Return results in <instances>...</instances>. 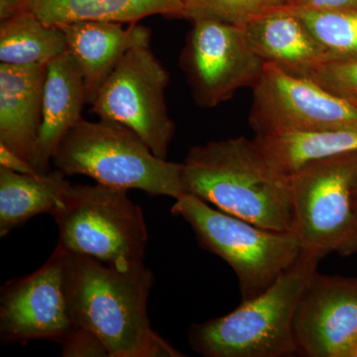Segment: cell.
I'll list each match as a JSON object with an SVG mask.
<instances>
[{
	"label": "cell",
	"instance_id": "1",
	"mask_svg": "<svg viewBox=\"0 0 357 357\" xmlns=\"http://www.w3.org/2000/svg\"><path fill=\"white\" fill-rule=\"evenodd\" d=\"M154 276L144 264L121 270L68 251L66 290L70 311L109 357H181L155 332L147 304Z\"/></svg>",
	"mask_w": 357,
	"mask_h": 357
},
{
	"label": "cell",
	"instance_id": "2",
	"mask_svg": "<svg viewBox=\"0 0 357 357\" xmlns=\"http://www.w3.org/2000/svg\"><path fill=\"white\" fill-rule=\"evenodd\" d=\"M185 194L263 229L290 232L291 176L244 136L192 147L183 162Z\"/></svg>",
	"mask_w": 357,
	"mask_h": 357
},
{
	"label": "cell",
	"instance_id": "3",
	"mask_svg": "<svg viewBox=\"0 0 357 357\" xmlns=\"http://www.w3.org/2000/svg\"><path fill=\"white\" fill-rule=\"evenodd\" d=\"M323 259L303 251L264 292L243 301L234 311L192 324L188 342L206 357H288L298 352L294 319L300 301Z\"/></svg>",
	"mask_w": 357,
	"mask_h": 357
},
{
	"label": "cell",
	"instance_id": "4",
	"mask_svg": "<svg viewBox=\"0 0 357 357\" xmlns=\"http://www.w3.org/2000/svg\"><path fill=\"white\" fill-rule=\"evenodd\" d=\"M52 162L66 176H88L117 189L175 199L185 194L183 163L159 158L119 122L82 119L60 143Z\"/></svg>",
	"mask_w": 357,
	"mask_h": 357
},
{
	"label": "cell",
	"instance_id": "5",
	"mask_svg": "<svg viewBox=\"0 0 357 357\" xmlns=\"http://www.w3.org/2000/svg\"><path fill=\"white\" fill-rule=\"evenodd\" d=\"M59 243L121 270L144 264L148 230L140 206L126 190L102 184L73 185L51 213Z\"/></svg>",
	"mask_w": 357,
	"mask_h": 357
},
{
	"label": "cell",
	"instance_id": "6",
	"mask_svg": "<svg viewBox=\"0 0 357 357\" xmlns=\"http://www.w3.org/2000/svg\"><path fill=\"white\" fill-rule=\"evenodd\" d=\"M171 213L191 227L201 248L231 267L243 301L264 292L303 252L292 232L263 229L211 208L192 195L184 194L176 199Z\"/></svg>",
	"mask_w": 357,
	"mask_h": 357
},
{
	"label": "cell",
	"instance_id": "7",
	"mask_svg": "<svg viewBox=\"0 0 357 357\" xmlns=\"http://www.w3.org/2000/svg\"><path fill=\"white\" fill-rule=\"evenodd\" d=\"M356 168L357 152L314 162L291 175V232L303 251L323 258L357 252Z\"/></svg>",
	"mask_w": 357,
	"mask_h": 357
},
{
	"label": "cell",
	"instance_id": "8",
	"mask_svg": "<svg viewBox=\"0 0 357 357\" xmlns=\"http://www.w3.org/2000/svg\"><path fill=\"white\" fill-rule=\"evenodd\" d=\"M170 75L150 46L128 52L98 91L91 112L130 128L159 158L166 159L176 126L169 115Z\"/></svg>",
	"mask_w": 357,
	"mask_h": 357
},
{
	"label": "cell",
	"instance_id": "9",
	"mask_svg": "<svg viewBox=\"0 0 357 357\" xmlns=\"http://www.w3.org/2000/svg\"><path fill=\"white\" fill-rule=\"evenodd\" d=\"M192 23L178 64L195 102L211 109L238 89L255 88L266 63L251 48L243 26L215 20Z\"/></svg>",
	"mask_w": 357,
	"mask_h": 357
},
{
	"label": "cell",
	"instance_id": "10",
	"mask_svg": "<svg viewBox=\"0 0 357 357\" xmlns=\"http://www.w3.org/2000/svg\"><path fill=\"white\" fill-rule=\"evenodd\" d=\"M253 89L249 126L256 136L331 128H357V105L311 77L265 64Z\"/></svg>",
	"mask_w": 357,
	"mask_h": 357
},
{
	"label": "cell",
	"instance_id": "11",
	"mask_svg": "<svg viewBox=\"0 0 357 357\" xmlns=\"http://www.w3.org/2000/svg\"><path fill=\"white\" fill-rule=\"evenodd\" d=\"M67 255V249L58 244L43 266L2 286V342L26 344L47 340L63 347L83 330L73 316L66 290Z\"/></svg>",
	"mask_w": 357,
	"mask_h": 357
},
{
	"label": "cell",
	"instance_id": "12",
	"mask_svg": "<svg viewBox=\"0 0 357 357\" xmlns=\"http://www.w3.org/2000/svg\"><path fill=\"white\" fill-rule=\"evenodd\" d=\"M298 352L307 357H347L357 340V277L317 272L294 319Z\"/></svg>",
	"mask_w": 357,
	"mask_h": 357
},
{
	"label": "cell",
	"instance_id": "13",
	"mask_svg": "<svg viewBox=\"0 0 357 357\" xmlns=\"http://www.w3.org/2000/svg\"><path fill=\"white\" fill-rule=\"evenodd\" d=\"M67 52L83 76L91 105L122 58L136 47L150 46L151 31L137 23L82 21L62 26Z\"/></svg>",
	"mask_w": 357,
	"mask_h": 357
},
{
	"label": "cell",
	"instance_id": "14",
	"mask_svg": "<svg viewBox=\"0 0 357 357\" xmlns=\"http://www.w3.org/2000/svg\"><path fill=\"white\" fill-rule=\"evenodd\" d=\"M88 93L81 70L68 52L47 65L41 126L32 166L38 174L50 172L54 154L70 129L81 121Z\"/></svg>",
	"mask_w": 357,
	"mask_h": 357
},
{
	"label": "cell",
	"instance_id": "15",
	"mask_svg": "<svg viewBox=\"0 0 357 357\" xmlns=\"http://www.w3.org/2000/svg\"><path fill=\"white\" fill-rule=\"evenodd\" d=\"M46 73L47 66L0 64V145L30 164L41 126Z\"/></svg>",
	"mask_w": 357,
	"mask_h": 357
},
{
	"label": "cell",
	"instance_id": "16",
	"mask_svg": "<svg viewBox=\"0 0 357 357\" xmlns=\"http://www.w3.org/2000/svg\"><path fill=\"white\" fill-rule=\"evenodd\" d=\"M252 50L268 64L310 77L326 63L325 51L292 9L265 14L243 26Z\"/></svg>",
	"mask_w": 357,
	"mask_h": 357
},
{
	"label": "cell",
	"instance_id": "17",
	"mask_svg": "<svg viewBox=\"0 0 357 357\" xmlns=\"http://www.w3.org/2000/svg\"><path fill=\"white\" fill-rule=\"evenodd\" d=\"M20 9L57 27L82 21L130 24L152 15L185 18L182 0H16Z\"/></svg>",
	"mask_w": 357,
	"mask_h": 357
},
{
	"label": "cell",
	"instance_id": "18",
	"mask_svg": "<svg viewBox=\"0 0 357 357\" xmlns=\"http://www.w3.org/2000/svg\"><path fill=\"white\" fill-rule=\"evenodd\" d=\"M61 171L21 174L0 167V237L62 203L70 183Z\"/></svg>",
	"mask_w": 357,
	"mask_h": 357
},
{
	"label": "cell",
	"instance_id": "19",
	"mask_svg": "<svg viewBox=\"0 0 357 357\" xmlns=\"http://www.w3.org/2000/svg\"><path fill=\"white\" fill-rule=\"evenodd\" d=\"M265 158L286 175L314 162L357 152V128H331L256 136Z\"/></svg>",
	"mask_w": 357,
	"mask_h": 357
},
{
	"label": "cell",
	"instance_id": "20",
	"mask_svg": "<svg viewBox=\"0 0 357 357\" xmlns=\"http://www.w3.org/2000/svg\"><path fill=\"white\" fill-rule=\"evenodd\" d=\"M67 52L62 28L18 10L0 24V61L13 66H47Z\"/></svg>",
	"mask_w": 357,
	"mask_h": 357
},
{
	"label": "cell",
	"instance_id": "21",
	"mask_svg": "<svg viewBox=\"0 0 357 357\" xmlns=\"http://www.w3.org/2000/svg\"><path fill=\"white\" fill-rule=\"evenodd\" d=\"M289 8L299 16L321 45L328 62L356 60L357 7L335 10Z\"/></svg>",
	"mask_w": 357,
	"mask_h": 357
},
{
	"label": "cell",
	"instance_id": "22",
	"mask_svg": "<svg viewBox=\"0 0 357 357\" xmlns=\"http://www.w3.org/2000/svg\"><path fill=\"white\" fill-rule=\"evenodd\" d=\"M185 20H215L245 26L250 21L293 6L295 0H182Z\"/></svg>",
	"mask_w": 357,
	"mask_h": 357
},
{
	"label": "cell",
	"instance_id": "23",
	"mask_svg": "<svg viewBox=\"0 0 357 357\" xmlns=\"http://www.w3.org/2000/svg\"><path fill=\"white\" fill-rule=\"evenodd\" d=\"M310 77L333 95L357 105V59L326 63Z\"/></svg>",
	"mask_w": 357,
	"mask_h": 357
},
{
	"label": "cell",
	"instance_id": "24",
	"mask_svg": "<svg viewBox=\"0 0 357 357\" xmlns=\"http://www.w3.org/2000/svg\"><path fill=\"white\" fill-rule=\"evenodd\" d=\"M290 7L312 10H335L357 7V0H295Z\"/></svg>",
	"mask_w": 357,
	"mask_h": 357
},
{
	"label": "cell",
	"instance_id": "25",
	"mask_svg": "<svg viewBox=\"0 0 357 357\" xmlns=\"http://www.w3.org/2000/svg\"><path fill=\"white\" fill-rule=\"evenodd\" d=\"M0 167L13 170L14 172L21 174H38L33 168L29 162L20 158L14 154L10 150L7 149L3 145H0Z\"/></svg>",
	"mask_w": 357,
	"mask_h": 357
},
{
	"label": "cell",
	"instance_id": "26",
	"mask_svg": "<svg viewBox=\"0 0 357 357\" xmlns=\"http://www.w3.org/2000/svg\"><path fill=\"white\" fill-rule=\"evenodd\" d=\"M347 357H357V340L347 351Z\"/></svg>",
	"mask_w": 357,
	"mask_h": 357
},
{
	"label": "cell",
	"instance_id": "27",
	"mask_svg": "<svg viewBox=\"0 0 357 357\" xmlns=\"http://www.w3.org/2000/svg\"><path fill=\"white\" fill-rule=\"evenodd\" d=\"M354 196H357V168L354 178Z\"/></svg>",
	"mask_w": 357,
	"mask_h": 357
},
{
	"label": "cell",
	"instance_id": "28",
	"mask_svg": "<svg viewBox=\"0 0 357 357\" xmlns=\"http://www.w3.org/2000/svg\"><path fill=\"white\" fill-rule=\"evenodd\" d=\"M354 202H356V206L357 208V196L354 197Z\"/></svg>",
	"mask_w": 357,
	"mask_h": 357
}]
</instances>
